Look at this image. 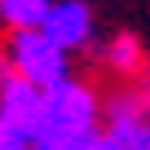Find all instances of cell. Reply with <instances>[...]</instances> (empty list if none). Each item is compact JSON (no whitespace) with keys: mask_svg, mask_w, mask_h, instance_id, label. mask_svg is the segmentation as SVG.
<instances>
[{"mask_svg":"<svg viewBox=\"0 0 150 150\" xmlns=\"http://www.w3.org/2000/svg\"><path fill=\"white\" fill-rule=\"evenodd\" d=\"M102 102L88 84L80 80H62L57 88L44 93V119L40 132L31 137V150H88L102 132Z\"/></svg>","mask_w":150,"mask_h":150,"instance_id":"obj_1","label":"cell"},{"mask_svg":"<svg viewBox=\"0 0 150 150\" xmlns=\"http://www.w3.org/2000/svg\"><path fill=\"white\" fill-rule=\"evenodd\" d=\"M106 132L124 146V150H150V115L141 119H119V124H106Z\"/></svg>","mask_w":150,"mask_h":150,"instance_id":"obj_8","label":"cell"},{"mask_svg":"<svg viewBox=\"0 0 150 150\" xmlns=\"http://www.w3.org/2000/svg\"><path fill=\"white\" fill-rule=\"evenodd\" d=\"M150 115V102L141 88H119L115 97H106V124H119V119H141Z\"/></svg>","mask_w":150,"mask_h":150,"instance_id":"obj_7","label":"cell"},{"mask_svg":"<svg viewBox=\"0 0 150 150\" xmlns=\"http://www.w3.org/2000/svg\"><path fill=\"white\" fill-rule=\"evenodd\" d=\"M71 53L62 44H53L40 27L35 31H9V49H5V62L22 75V80H31L35 88H57L62 80H71Z\"/></svg>","mask_w":150,"mask_h":150,"instance_id":"obj_2","label":"cell"},{"mask_svg":"<svg viewBox=\"0 0 150 150\" xmlns=\"http://www.w3.org/2000/svg\"><path fill=\"white\" fill-rule=\"evenodd\" d=\"M0 150H31V137L18 132V128H9L5 119H0Z\"/></svg>","mask_w":150,"mask_h":150,"instance_id":"obj_9","label":"cell"},{"mask_svg":"<svg viewBox=\"0 0 150 150\" xmlns=\"http://www.w3.org/2000/svg\"><path fill=\"white\" fill-rule=\"evenodd\" d=\"M0 119L27 137H35L40 119H44V88L22 80L9 62H0Z\"/></svg>","mask_w":150,"mask_h":150,"instance_id":"obj_3","label":"cell"},{"mask_svg":"<svg viewBox=\"0 0 150 150\" xmlns=\"http://www.w3.org/2000/svg\"><path fill=\"white\" fill-rule=\"evenodd\" d=\"M88 150H124V146H119V141H115L110 132H102V137H97V141H93Z\"/></svg>","mask_w":150,"mask_h":150,"instance_id":"obj_10","label":"cell"},{"mask_svg":"<svg viewBox=\"0 0 150 150\" xmlns=\"http://www.w3.org/2000/svg\"><path fill=\"white\" fill-rule=\"evenodd\" d=\"M53 0H0V22L9 31H35L44 27Z\"/></svg>","mask_w":150,"mask_h":150,"instance_id":"obj_6","label":"cell"},{"mask_svg":"<svg viewBox=\"0 0 150 150\" xmlns=\"http://www.w3.org/2000/svg\"><path fill=\"white\" fill-rule=\"evenodd\" d=\"M53 44H62L66 53L75 49H88L93 44V9L84 5V0H53V9L40 27Z\"/></svg>","mask_w":150,"mask_h":150,"instance_id":"obj_4","label":"cell"},{"mask_svg":"<svg viewBox=\"0 0 150 150\" xmlns=\"http://www.w3.org/2000/svg\"><path fill=\"white\" fill-rule=\"evenodd\" d=\"M146 62H150V53L141 49V40H137V35H124V31L102 49V66H106V71H115V75H124V80L141 75V71H146Z\"/></svg>","mask_w":150,"mask_h":150,"instance_id":"obj_5","label":"cell"}]
</instances>
